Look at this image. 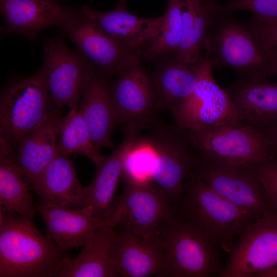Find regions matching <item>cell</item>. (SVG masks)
I'll use <instances>...</instances> for the list:
<instances>
[{
	"label": "cell",
	"mask_w": 277,
	"mask_h": 277,
	"mask_svg": "<svg viewBox=\"0 0 277 277\" xmlns=\"http://www.w3.org/2000/svg\"><path fill=\"white\" fill-rule=\"evenodd\" d=\"M69 256L31 219L0 210V277H53Z\"/></svg>",
	"instance_id": "obj_1"
},
{
	"label": "cell",
	"mask_w": 277,
	"mask_h": 277,
	"mask_svg": "<svg viewBox=\"0 0 277 277\" xmlns=\"http://www.w3.org/2000/svg\"><path fill=\"white\" fill-rule=\"evenodd\" d=\"M176 207L179 215L199 226L219 249H225L256 219L221 196L192 170Z\"/></svg>",
	"instance_id": "obj_2"
},
{
	"label": "cell",
	"mask_w": 277,
	"mask_h": 277,
	"mask_svg": "<svg viewBox=\"0 0 277 277\" xmlns=\"http://www.w3.org/2000/svg\"><path fill=\"white\" fill-rule=\"evenodd\" d=\"M212 69L233 70L239 78L265 81L272 75L264 53L247 21L220 12L210 27L204 52Z\"/></svg>",
	"instance_id": "obj_3"
},
{
	"label": "cell",
	"mask_w": 277,
	"mask_h": 277,
	"mask_svg": "<svg viewBox=\"0 0 277 277\" xmlns=\"http://www.w3.org/2000/svg\"><path fill=\"white\" fill-rule=\"evenodd\" d=\"M170 276L214 277L223 267L219 248L194 222L177 212L160 227Z\"/></svg>",
	"instance_id": "obj_4"
},
{
	"label": "cell",
	"mask_w": 277,
	"mask_h": 277,
	"mask_svg": "<svg viewBox=\"0 0 277 277\" xmlns=\"http://www.w3.org/2000/svg\"><path fill=\"white\" fill-rule=\"evenodd\" d=\"M142 136L151 156L150 177L176 206L193 169L196 152L186 130L155 122Z\"/></svg>",
	"instance_id": "obj_5"
},
{
	"label": "cell",
	"mask_w": 277,
	"mask_h": 277,
	"mask_svg": "<svg viewBox=\"0 0 277 277\" xmlns=\"http://www.w3.org/2000/svg\"><path fill=\"white\" fill-rule=\"evenodd\" d=\"M55 109L39 69L9 86L0 102L1 140L12 148Z\"/></svg>",
	"instance_id": "obj_6"
},
{
	"label": "cell",
	"mask_w": 277,
	"mask_h": 277,
	"mask_svg": "<svg viewBox=\"0 0 277 277\" xmlns=\"http://www.w3.org/2000/svg\"><path fill=\"white\" fill-rule=\"evenodd\" d=\"M42 40L44 58L39 70L55 108L77 110L84 88L96 76L95 67L77 49L69 48L60 35Z\"/></svg>",
	"instance_id": "obj_7"
},
{
	"label": "cell",
	"mask_w": 277,
	"mask_h": 277,
	"mask_svg": "<svg viewBox=\"0 0 277 277\" xmlns=\"http://www.w3.org/2000/svg\"><path fill=\"white\" fill-rule=\"evenodd\" d=\"M196 153L228 164L248 166L271 158L260 131L243 122L187 130Z\"/></svg>",
	"instance_id": "obj_8"
},
{
	"label": "cell",
	"mask_w": 277,
	"mask_h": 277,
	"mask_svg": "<svg viewBox=\"0 0 277 277\" xmlns=\"http://www.w3.org/2000/svg\"><path fill=\"white\" fill-rule=\"evenodd\" d=\"M176 212V206L154 183L124 181L109 225L116 229L149 235L159 231L163 222Z\"/></svg>",
	"instance_id": "obj_9"
},
{
	"label": "cell",
	"mask_w": 277,
	"mask_h": 277,
	"mask_svg": "<svg viewBox=\"0 0 277 277\" xmlns=\"http://www.w3.org/2000/svg\"><path fill=\"white\" fill-rule=\"evenodd\" d=\"M202 69L194 90L171 109L175 125L186 130L244 122L212 73L209 56L204 53Z\"/></svg>",
	"instance_id": "obj_10"
},
{
	"label": "cell",
	"mask_w": 277,
	"mask_h": 277,
	"mask_svg": "<svg viewBox=\"0 0 277 277\" xmlns=\"http://www.w3.org/2000/svg\"><path fill=\"white\" fill-rule=\"evenodd\" d=\"M192 171L221 196L256 218L274 211L261 182L247 166L216 162L196 153Z\"/></svg>",
	"instance_id": "obj_11"
},
{
	"label": "cell",
	"mask_w": 277,
	"mask_h": 277,
	"mask_svg": "<svg viewBox=\"0 0 277 277\" xmlns=\"http://www.w3.org/2000/svg\"><path fill=\"white\" fill-rule=\"evenodd\" d=\"M108 85L118 124H124V132L140 134L156 122L159 109L151 76L142 62L125 70Z\"/></svg>",
	"instance_id": "obj_12"
},
{
	"label": "cell",
	"mask_w": 277,
	"mask_h": 277,
	"mask_svg": "<svg viewBox=\"0 0 277 277\" xmlns=\"http://www.w3.org/2000/svg\"><path fill=\"white\" fill-rule=\"evenodd\" d=\"M277 266V213L258 217L240 235L221 277H259Z\"/></svg>",
	"instance_id": "obj_13"
},
{
	"label": "cell",
	"mask_w": 277,
	"mask_h": 277,
	"mask_svg": "<svg viewBox=\"0 0 277 277\" xmlns=\"http://www.w3.org/2000/svg\"><path fill=\"white\" fill-rule=\"evenodd\" d=\"M0 12L5 21L1 36L21 35L30 43L44 30L69 28L82 15L80 9L60 4L58 0H0Z\"/></svg>",
	"instance_id": "obj_14"
},
{
	"label": "cell",
	"mask_w": 277,
	"mask_h": 277,
	"mask_svg": "<svg viewBox=\"0 0 277 277\" xmlns=\"http://www.w3.org/2000/svg\"><path fill=\"white\" fill-rule=\"evenodd\" d=\"M112 260L117 276H170L160 230L142 235L115 229Z\"/></svg>",
	"instance_id": "obj_15"
},
{
	"label": "cell",
	"mask_w": 277,
	"mask_h": 277,
	"mask_svg": "<svg viewBox=\"0 0 277 277\" xmlns=\"http://www.w3.org/2000/svg\"><path fill=\"white\" fill-rule=\"evenodd\" d=\"M62 32L94 66L95 77L98 78L108 80L142 62L141 52L121 46L101 31L83 13L80 19Z\"/></svg>",
	"instance_id": "obj_16"
},
{
	"label": "cell",
	"mask_w": 277,
	"mask_h": 277,
	"mask_svg": "<svg viewBox=\"0 0 277 277\" xmlns=\"http://www.w3.org/2000/svg\"><path fill=\"white\" fill-rule=\"evenodd\" d=\"M125 137L112 153L95 165L96 173L92 182L84 187V210L109 225L115 194L122 177L124 162L133 144L140 135L124 132Z\"/></svg>",
	"instance_id": "obj_17"
},
{
	"label": "cell",
	"mask_w": 277,
	"mask_h": 277,
	"mask_svg": "<svg viewBox=\"0 0 277 277\" xmlns=\"http://www.w3.org/2000/svg\"><path fill=\"white\" fill-rule=\"evenodd\" d=\"M83 14L103 33L121 46L141 52L159 33L162 15L153 18L144 17L129 12L127 9L114 8L103 12L84 4L81 8Z\"/></svg>",
	"instance_id": "obj_18"
},
{
	"label": "cell",
	"mask_w": 277,
	"mask_h": 277,
	"mask_svg": "<svg viewBox=\"0 0 277 277\" xmlns=\"http://www.w3.org/2000/svg\"><path fill=\"white\" fill-rule=\"evenodd\" d=\"M35 205L45 222L46 236L65 251L85 247L97 229L106 225L84 209L48 205L40 200Z\"/></svg>",
	"instance_id": "obj_19"
},
{
	"label": "cell",
	"mask_w": 277,
	"mask_h": 277,
	"mask_svg": "<svg viewBox=\"0 0 277 277\" xmlns=\"http://www.w3.org/2000/svg\"><path fill=\"white\" fill-rule=\"evenodd\" d=\"M203 61L188 63L179 58L175 53H171L152 61L154 69L150 76L159 110H170L194 90L201 75Z\"/></svg>",
	"instance_id": "obj_20"
},
{
	"label": "cell",
	"mask_w": 277,
	"mask_h": 277,
	"mask_svg": "<svg viewBox=\"0 0 277 277\" xmlns=\"http://www.w3.org/2000/svg\"><path fill=\"white\" fill-rule=\"evenodd\" d=\"M48 205L83 209V188L72 162L67 156L56 157L29 185Z\"/></svg>",
	"instance_id": "obj_21"
},
{
	"label": "cell",
	"mask_w": 277,
	"mask_h": 277,
	"mask_svg": "<svg viewBox=\"0 0 277 277\" xmlns=\"http://www.w3.org/2000/svg\"><path fill=\"white\" fill-rule=\"evenodd\" d=\"M243 122L259 128L277 117V82L239 78L225 88Z\"/></svg>",
	"instance_id": "obj_22"
},
{
	"label": "cell",
	"mask_w": 277,
	"mask_h": 277,
	"mask_svg": "<svg viewBox=\"0 0 277 277\" xmlns=\"http://www.w3.org/2000/svg\"><path fill=\"white\" fill-rule=\"evenodd\" d=\"M78 109L94 145L99 149L114 148L112 135L118 124L107 80L95 77L87 84L82 92Z\"/></svg>",
	"instance_id": "obj_23"
},
{
	"label": "cell",
	"mask_w": 277,
	"mask_h": 277,
	"mask_svg": "<svg viewBox=\"0 0 277 277\" xmlns=\"http://www.w3.org/2000/svg\"><path fill=\"white\" fill-rule=\"evenodd\" d=\"M62 110L55 108L45 121L18 143L17 162L29 186L60 155L56 126L61 117Z\"/></svg>",
	"instance_id": "obj_24"
},
{
	"label": "cell",
	"mask_w": 277,
	"mask_h": 277,
	"mask_svg": "<svg viewBox=\"0 0 277 277\" xmlns=\"http://www.w3.org/2000/svg\"><path fill=\"white\" fill-rule=\"evenodd\" d=\"M180 2L182 34L176 55L186 62H202L208 31L219 14V5L212 0Z\"/></svg>",
	"instance_id": "obj_25"
},
{
	"label": "cell",
	"mask_w": 277,
	"mask_h": 277,
	"mask_svg": "<svg viewBox=\"0 0 277 277\" xmlns=\"http://www.w3.org/2000/svg\"><path fill=\"white\" fill-rule=\"evenodd\" d=\"M115 229L110 225L98 228L76 258L68 256L63 260L54 277L117 276L112 260Z\"/></svg>",
	"instance_id": "obj_26"
},
{
	"label": "cell",
	"mask_w": 277,
	"mask_h": 277,
	"mask_svg": "<svg viewBox=\"0 0 277 277\" xmlns=\"http://www.w3.org/2000/svg\"><path fill=\"white\" fill-rule=\"evenodd\" d=\"M23 170L15 162L0 157V207L33 219L37 210Z\"/></svg>",
	"instance_id": "obj_27"
},
{
	"label": "cell",
	"mask_w": 277,
	"mask_h": 277,
	"mask_svg": "<svg viewBox=\"0 0 277 277\" xmlns=\"http://www.w3.org/2000/svg\"><path fill=\"white\" fill-rule=\"evenodd\" d=\"M61 155L77 154L87 156L96 165L105 157L93 144L87 126L76 109L61 117L57 123Z\"/></svg>",
	"instance_id": "obj_28"
},
{
	"label": "cell",
	"mask_w": 277,
	"mask_h": 277,
	"mask_svg": "<svg viewBox=\"0 0 277 277\" xmlns=\"http://www.w3.org/2000/svg\"><path fill=\"white\" fill-rule=\"evenodd\" d=\"M182 34L180 0H167L158 34L141 51L142 58L152 63L156 58L179 49Z\"/></svg>",
	"instance_id": "obj_29"
},
{
	"label": "cell",
	"mask_w": 277,
	"mask_h": 277,
	"mask_svg": "<svg viewBox=\"0 0 277 277\" xmlns=\"http://www.w3.org/2000/svg\"><path fill=\"white\" fill-rule=\"evenodd\" d=\"M242 10L253 12L252 18L256 21H273L277 19V0H232L219 5V11L224 14Z\"/></svg>",
	"instance_id": "obj_30"
},
{
	"label": "cell",
	"mask_w": 277,
	"mask_h": 277,
	"mask_svg": "<svg viewBox=\"0 0 277 277\" xmlns=\"http://www.w3.org/2000/svg\"><path fill=\"white\" fill-rule=\"evenodd\" d=\"M247 167L261 182L272 209L277 213V160L269 158Z\"/></svg>",
	"instance_id": "obj_31"
},
{
	"label": "cell",
	"mask_w": 277,
	"mask_h": 277,
	"mask_svg": "<svg viewBox=\"0 0 277 277\" xmlns=\"http://www.w3.org/2000/svg\"><path fill=\"white\" fill-rule=\"evenodd\" d=\"M247 22L262 50H277V19L263 22L251 18Z\"/></svg>",
	"instance_id": "obj_32"
},
{
	"label": "cell",
	"mask_w": 277,
	"mask_h": 277,
	"mask_svg": "<svg viewBox=\"0 0 277 277\" xmlns=\"http://www.w3.org/2000/svg\"><path fill=\"white\" fill-rule=\"evenodd\" d=\"M257 129L263 137L269 156L277 160V117Z\"/></svg>",
	"instance_id": "obj_33"
},
{
	"label": "cell",
	"mask_w": 277,
	"mask_h": 277,
	"mask_svg": "<svg viewBox=\"0 0 277 277\" xmlns=\"http://www.w3.org/2000/svg\"><path fill=\"white\" fill-rule=\"evenodd\" d=\"M271 68L272 75L276 77L277 82V50H262Z\"/></svg>",
	"instance_id": "obj_34"
},
{
	"label": "cell",
	"mask_w": 277,
	"mask_h": 277,
	"mask_svg": "<svg viewBox=\"0 0 277 277\" xmlns=\"http://www.w3.org/2000/svg\"><path fill=\"white\" fill-rule=\"evenodd\" d=\"M259 277H277V266L261 274Z\"/></svg>",
	"instance_id": "obj_35"
},
{
	"label": "cell",
	"mask_w": 277,
	"mask_h": 277,
	"mask_svg": "<svg viewBox=\"0 0 277 277\" xmlns=\"http://www.w3.org/2000/svg\"><path fill=\"white\" fill-rule=\"evenodd\" d=\"M128 0H118L115 8L120 9H127V3Z\"/></svg>",
	"instance_id": "obj_36"
},
{
	"label": "cell",
	"mask_w": 277,
	"mask_h": 277,
	"mask_svg": "<svg viewBox=\"0 0 277 277\" xmlns=\"http://www.w3.org/2000/svg\"><path fill=\"white\" fill-rule=\"evenodd\" d=\"M58 1H61V0H58ZM87 1H90V2H92V1H93L94 0H87Z\"/></svg>",
	"instance_id": "obj_37"
}]
</instances>
